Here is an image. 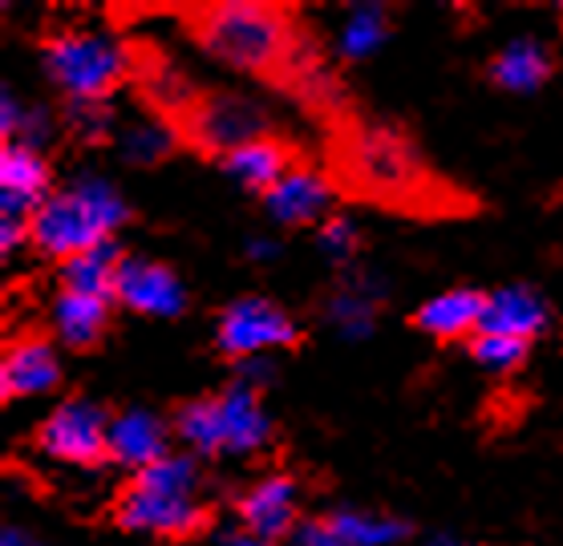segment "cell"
<instances>
[{"mask_svg":"<svg viewBox=\"0 0 563 546\" xmlns=\"http://www.w3.org/2000/svg\"><path fill=\"white\" fill-rule=\"evenodd\" d=\"M191 33L199 37L211 57L223 65L247 69V74H272L288 86L300 74V89L320 81L312 65L300 62V45H296V25L280 9L268 4H211L203 13L187 16Z\"/></svg>","mask_w":563,"mask_h":546,"instance_id":"1","label":"cell"},{"mask_svg":"<svg viewBox=\"0 0 563 546\" xmlns=\"http://www.w3.org/2000/svg\"><path fill=\"white\" fill-rule=\"evenodd\" d=\"M126 219V203L118 199L114 187H106L98 178H86L77 182L74 191L49 194L45 203L33 211L29 219V239L37 243L45 255H57V259H74V255H86L93 247L110 243L118 227Z\"/></svg>","mask_w":563,"mask_h":546,"instance_id":"2","label":"cell"},{"mask_svg":"<svg viewBox=\"0 0 563 546\" xmlns=\"http://www.w3.org/2000/svg\"><path fill=\"white\" fill-rule=\"evenodd\" d=\"M341 175L357 194L373 199V203H389V207H418L434 215L438 199L430 194L434 178L426 175L422 163L413 158L406 146L382 130H361L345 142L341 151Z\"/></svg>","mask_w":563,"mask_h":546,"instance_id":"3","label":"cell"},{"mask_svg":"<svg viewBox=\"0 0 563 546\" xmlns=\"http://www.w3.org/2000/svg\"><path fill=\"white\" fill-rule=\"evenodd\" d=\"M45 65L49 77L74 98V102H102L130 74V53L102 33L90 29H65L45 41Z\"/></svg>","mask_w":563,"mask_h":546,"instance_id":"4","label":"cell"},{"mask_svg":"<svg viewBox=\"0 0 563 546\" xmlns=\"http://www.w3.org/2000/svg\"><path fill=\"white\" fill-rule=\"evenodd\" d=\"M268 118L260 114V105L235 93H199L179 114V134L203 154H235L247 142L268 138Z\"/></svg>","mask_w":563,"mask_h":546,"instance_id":"5","label":"cell"},{"mask_svg":"<svg viewBox=\"0 0 563 546\" xmlns=\"http://www.w3.org/2000/svg\"><path fill=\"white\" fill-rule=\"evenodd\" d=\"M219 353L235 356V360H256L268 348H288L296 341V324L284 316L272 300H235L219 320Z\"/></svg>","mask_w":563,"mask_h":546,"instance_id":"6","label":"cell"},{"mask_svg":"<svg viewBox=\"0 0 563 546\" xmlns=\"http://www.w3.org/2000/svg\"><path fill=\"white\" fill-rule=\"evenodd\" d=\"M37 445L57 461L90 466L102 454H110V421L90 401H69L45 417V425L37 430Z\"/></svg>","mask_w":563,"mask_h":546,"instance_id":"7","label":"cell"},{"mask_svg":"<svg viewBox=\"0 0 563 546\" xmlns=\"http://www.w3.org/2000/svg\"><path fill=\"white\" fill-rule=\"evenodd\" d=\"M118 526L139 534H163V538H191L207 526V506L191 502V498L175 494H154L142 490L139 482L126 486L114 506Z\"/></svg>","mask_w":563,"mask_h":546,"instance_id":"8","label":"cell"},{"mask_svg":"<svg viewBox=\"0 0 563 546\" xmlns=\"http://www.w3.org/2000/svg\"><path fill=\"white\" fill-rule=\"evenodd\" d=\"M114 296L142 316H179L187 308V292L170 267L151 264V259H130V255H122V264H118Z\"/></svg>","mask_w":563,"mask_h":546,"instance_id":"9","label":"cell"},{"mask_svg":"<svg viewBox=\"0 0 563 546\" xmlns=\"http://www.w3.org/2000/svg\"><path fill=\"white\" fill-rule=\"evenodd\" d=\"M0 187H4V219H21L29 223L33 211H37L45 199L41 194L49 191V166L37 151L29 146H4L0 154Z\"/></svg>","mask_w":563,"mask_h":546,"instance_id":"10","label":"cell"},{"mask_svg":"<svg viewBox=\"0 0 563 546\" xmlns=\"http://www.w3.org/2000/svg\"><path fill=\"white\" fill-rule=\"evenodd\" d=\"M62 381V365L53 348L41 336H25L4 348V365H0V389H4V401L9 397H37L49 393L53 385Z\"/></svg>","mask_w":563,"mask_h":546,"instance_id":"11","label":"cell"},{"mask_svg":"<svg viewBox=\"0 0 563 546\" xmlns=\"http://www.w3.org/2000/svg\"><path fill=\"white\" fill-rule=\"evenodd\" d=\"M264 199H268V211L276 223L300 227V223H317V219L329 211L333 187H329V178H320L317 170H288Z\"/></svg>","mask_w":563,"mask_h":546,"instance_id":"12","label":"cell"},{"mask_svg":"<svg viewBox=\"0 0 563 546\" xmlns=\"http://www.w3.org/2000/svg\"><path fill=\"white\" fill-rule=\"evenodd\" d=\"M240 519L264 543L288 534L296 522V482L292 478H264V482H256L240 498Z\"/></svg>","mask_w":563,"mask_h":546,"instance_id":"13","label":"cell"},{"mask_svg":"<svg viewBox=\"0 0 563 546\" xmlns=\"http://www.w3.org/2000/svg\"><path fill=\"white\" fill-rule=\"evenodd\" d=\"M216 401H219V421H223V454H252L260 445H268L272 421L260 409L256 389L235 381Z\"/></svg>","mask_w":563,"mask_h":546,"instance_id":"14","label":"cell"},{"mask_svg":"<svg viewBox=\"0 0 563 546\" xmlns=\"http://www.w3.org/2000/svg\"><path fill=\"white\" fill-rule=\"evenodd\" d=\"M110 458L122 461V466H134V470H146L154 461L167 458V430L154 413H142V409H126L110 421Z\"/></svg>","mask_w":563,"mask_h":546,"instance_id":"15","label":"cell"},{"mask_svg":"<svg viewBox=\"0 0 563 546\" xmlns=\"http://www.w3.org/2000/svg\"><path fill=\"white\" fill-rule=\"evenodd\" d=\"M487 316V296L471 292V288H454L418 308V328L438 336V341H459V336H478Z\"/></svg>","mask_w":563,"mask_h":546,"instance_id":"16","label":"cell"},{"mask_svg":"<svg viewBox=\"0 0 563 546\" xmlns=\"http://www.w3.org/2000/svg\"><path fill=\"white\" fill-rule=\"evenodd\" d=\"M543 328H548V304L531 288H503V292L487 296L483 332L531 344Z\"/></svg>","mask_w":563,"mask_h":546,"instance_id":"17","label":"cell"},{"mask_svg":"<svg viewBox=\"0 0 563 546\" xmlns=\"http://www.w3.org/2000/svg\"><path fill=\"white\" fill-rule=\"evenodd\" d=\"M106 324H110V300L62 292L53 304V328L69 348H93L102 341Z\"/></svg>","mask_w":563,"mask_h":546,"instance_id":"18","label":"cell"},{"mask_svg":"<svg viewBox=\"0 0 563 546\" xmlns=\"http://www.w3.org/2000/svg\"><path fill=\"white\" fill-rule=\"evenodd\" d=\"M288 163H292V154H288V146L276 142V138L247 142V146H240L235 154L223 158V166H228L231 178H240L247 191H264V194H268L272 187L288 175Z\"/></svg>","mask_w":563,"mask_h":546,"instance_id":"19","label":"cell"},{"mask_svg":"<svg viewBox=\"0 0 563 546\" xmlns=\"http://www.w3.org/2000/svg\"><path fill=\"white\" fill-rule=\"evenodd\" d=\"M118 264H122V255H118L114 243H102V247H93V252H86V255H74V259L62 267L65 292L110 300L118 283Z\"/></svg>","mask_w":563,"mask_h":546,"instance_id":"20","label":"cell"},{"mask_svg":"<svg viewBox=\"0 0 563 546\" xmlns=\"http://www.w3.org/2000/svg\"><path fill=\"white\" fill-rule=\"evenodd\" d=\"M548 74H551V62H548V53L539 49L536 41H515V45H507V49L495 57V65H490L495 86L511 89V93L539 89L543 81H548Z\"/></svg>","mask_w":563,"mask_h":546,"instance_id":"21","label":"cell"},{"mask_svg":"<svg viewBox=\"0 0 563 546\" xmlns=\"http://www.w3.org/2000/svg\"><path fill=\"white\" fill-rule=\"evenodd\" d=\"M175 433H179L191 449H203V454H223V421H219V401H216V397L183 405L179 417H175Z\"/></svg>","mask_w":563,"mask_h":546,"instance_id":"22","label":"cell"},{"mask_svg":"<svg viewBox=\"0 0 563 546\" xmlns=\"http://www.w3.org/2000/svg\"><path fill=\"white\" fill-rule=\"evenodd\" d=\"M333 526L349 546H389L397 538H406V526L394 519H373V514H353V510H341L333 519H324Z\"/></svg>","mask_w":563,"mask_h":546,"instance_id":"23","label":"cell"},{"mask_svg":"<svg viewBox=\"0 0 563 546\" xmlns=\"http://www.w3.org/2000/svg\"><path fill=\"white\" fill-rule=\"evenodd\" d=\"M142 490H154V494H175V498H191L195 494V482H199V473H195V461L183 458V454H167L163 461H154L146 470L134 478Z\"/></svg>","mask_w":563,"mask_h":546,"instance_id":"24","label":"cell"},{"mask_svg":"<svg viewBox=\"0 0 563 546\" xmlns=\"http://www.w3.org/2000/svg\"><path fill=\"white\" fill-rule=\"evenodd\" d=\"M385 41V13L382 9H353V16L341 29V53L345 57H365Z\"/></svg>","mask_w":563,"mask_h":546,"instance_id":"25","label":"cell"},{"mask_svg":"<svg viewBox=\"0 0 563 546\" xmlns=\"http://www.w3.org/2000/svg\"><path fill=\"white\" fill-rule=\"evenodd\" d=\"M471 356L478 365H487L495 372H511L523 365L527 356V344L523 341H511V336H495V332H478L471 341Z\"/></svg>","mask_w":563,"mask_h":546,"instance_id":"26","label":"cell"},{"mask_svg":"<svg viewBox=\"0 0 563 546\" xmlns=\"http://www.w3.org/2000/svg\"><path fill=\"white\" fill-rule=\"evenodd\" d=\"M170 151V138L167 134H158L151 126H139L126 134V158L130 163H154V158H163Z\"/></svg>","mask_w":563,"mask_h":546,"instance_id":"27","label":"cell"},{"mask_svg":"<svg viewBox=\"0 0 563 546\" xmlns=\"http://www.w3.org/2000/svg\"><path fill=\"white\" fill-rule=\"evenodd\" d=\"M333 316L349 336H361V332L369 328V304H365V300H349V296L345 300H336Z\"/></svg>","mask_w":563,"mask_h":546,"instance_id":"28","label":"cell"},{"mask_svg":"<svg viewBox=\"0 0 563 546\" xmlns=\"http://www.w3.org/2000/svg\"><path fill=\"white\" fill-rule=\"evenodd\" d=\"M77 134H86V138H102L106 126H110V114L98 110V102H77V110L69 114Z\"/></svg>","mask_w":563,"mask_h":546,"instance_id":"29","label":"cell"},{"mask_svg":"<svg viewBox=\"0 0 563 546\" xmlns=\"http://www.w3.org/2000/svg\"><path fill=\"white\" fill-rule=\"evenodd\" d=\"M320 243H324V252L349 255L353 243H357V231H353V223H345V219H333V223H324V231H320Z\"/></svg>","mask_w":563,"mask_h":546,"instance_id":"30","label":"cell"},{"mask_svg":"<svg viewBox=\"0 0 563 546\" xmlns=\"http://www.w3.org/2000/svg\"><path fill=\"white\" fill-rule=\"evenodd\" d=\"M300 546H349L329 522H308L300 526Z\"/></svg>","mask_w":563,"mask_h":546,"instance_id":"31","label":"cell"},{"mask_svg":"<svg viewBox=\"0 0 563 546\" xmlns=\"http://www.w3.org/2000/svg\"><path fill=\"white\" fill-rule=\"evenodd\" d=\"M219 546H272V543H264V538H256V534H228Z\"/></svg>","mask_w":563,"mask_h":546,"instance_id":"32","label":"cell"},{"mask_svg":"<svg viewBox=\"0 0 563 546\" xmlns=\"http://www.w3.org/2000/svg\"><path fill=\"white\" fill-rule=\"evenodd\" d=\"M0 546H37V543H29L21 531H4V538H0Z\"/></svg>","mask_w":563,"mask_h":546,"instance_id":"33","label":"cell"},{"mask_svg":"<svg viewBox=\"0 0 563 546\" xmlns=\"http://www.w3.org/2000/svg\"><path fill=\"white\" fill-rule=\"evenodd\" d=\"M430 546H459V543H454L450 534H438V538H434V543H430Z\"/></svg>","mask_w":563,"mask_h":546,"instance_id":"34","label":"cell"}]
</instances>
